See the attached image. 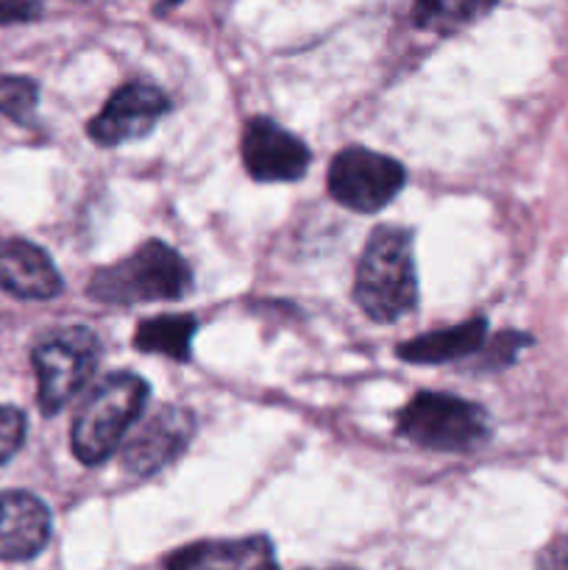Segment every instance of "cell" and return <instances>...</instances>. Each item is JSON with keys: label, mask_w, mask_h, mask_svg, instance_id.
<instances>
[{"label": "cell", "mask_w": 568, "mask_h": 570, "mask_svg": "<svg viewBox=\"0 0 568 570\" xmlns=\"http://www.w3.org/2000/svg\"><path fill=\"white\" fill-rule=\"evenodd\" d=\"M170 568H262L276 566L273 543L262 534L245 540H217L195 543L165 560Z\"/></svg>", "instance_id": "cell-12"}, {"label": "cell", "mask_w": 568, "mask_h": 570, "mask_svg": "<svg viewBox=\"0 0 568 570\" xmlns=\"http://www.w3.org/2000/svg\"><path fill=\"white\" fill-rule=\"evenodd\" d=\"M31 360L37 371V404L50 417L89 382L98 367L100 343L87 326H67L39 340Z\"/></svg>", "instance_id": "cell-5"}, {"label": "cell", "mask_w": 568, "mask_h": 570, "mask_svg": "<svg viewBox=\"0 0 568 570\" xmlns=\"http://www.w3.org/2000/svg\"><path fill=\"white\" fill-rule=\"evenodd\" d=\"M193 434V412L184 406H161L123 445V468L131 476H154L184 454Z\"/></svg>", "instance_id": "cell-8"}, {"label": "cell", "mask_w": 568, "mask_h": 570, "mask_svg": "<svg viewBox=\"0 0 568 570\" xmlns=\"http://www.w3.org/2000/svg\"><path fill=\"white\" fill-rule=\"evenodd\" d=\"M312 154L295 134L284 131L271 117H254L243 131V165L256 181H298Z\"/></svg>", "instance_id": "cell-9"}, {"label": "cell", "mask_w": 568, "mask_h": 570, "mask_svg": "<svg viewBox=\"0 0 568 570\" xmlns=\"http://www.w3.org/2000/svg\"><path fill=\"white\" fill-rule=\"evenodd\" d=\"M193 287V273L170 245L150 239L131 256L100 267L89 284V295L100 304L134 306L150 301H178Z\"/></svg>", "instance_id": "cell-3"}, {"label": "cell", "mask_w": 568, "mask_h": 570, "mask_svg": "<svg viewBox=\"0 0 568 570\" xmlns=\"http://www.w3.org/2000/svg\"><path fill=\"white\" fill-rule=\"evenodd\" d=\"M170 111V100L159 87L145 81H128L106 100L104 109L89 120L87 134L104 148L148 137L156 122Z\"/></svg>", "instance_id": "cell-7"}, {"label": "cell", "mask_w": 568, "mask_h": 570, "mask_svg": "<svg viewBox=\"0 0 568 570\" xmlns=\"http://www.w3.org/2000/svg\"><path fill=\"white\" fill-rule=\"evenodd\" d=\"M499 3L501 0H418L412 9V22L421 31L451 37L493 11Z\"/></svg>", "instance_id": "cell-15"}, {"label": "cell", "mask_w": 568, "mask_h": 570, "mask_svg": "<svg viewBox=\"0 0 568 570\" xmlns=\"http://www.w3.org/2000/svg\"><path fill=\"white\" fill-rule=\"evenodd\" d=\"M399 434L421 449L473 451L490 438L488 412L479 404L449 393H418L395 423Z\"/></svg>", "instance_id": "cell-4"}, {"label": "cell", "mask_w": 568, "mask_h": 570, "mask_svg": "<svg viewBox=\"0 0 568 570\" xmlns=\"http://www.w3.org/2000/svg\"><path fill=\"white\" fill-rule=\"evenodd\" d=\"M488 334V321L484 317H473V321L460 323L454 328H443V332H429L415 340H407L399 345V356L404 362H415V365H440V362H454L460 356L477 354Z\"/></svg>", "instance_id": "cell-13"}, {"label": "cell", "mask_w": 568, "mask_h": 570, "mask_svg": "<svg viewBox=\"0 0 568 570\" xmlns=\"http://www.w3.org/2000/svg\"><path fill=\"white\" fill-rule=\"evenodd\" d=\"M195 332H198V321L193 315H159L139 323L134 345L143 354H159L167 360L187 362Z\"/></svg>", "instance_id": "cell-14"}, {"label": "cell", "mask_w": 568, "mask_h": 570, "mask_svg": "<svg viewBox=\"0 0 568 570\" xmlns=\"http://www.w3.org/2000/svg\"><path fill=\"white\" fill-rule=\"evenodd\" d=\"M28 423L17 406L0 404V465L11 460L26 443Z\"/></svg>", "instance_id": "cell-17"}, {"label": "cell", "mask_w": 568, "mask_h": 570, "mask_svg": "<svg viewBox=\"0 0 568 570\" xmlns=\"http://www.w3.org/2000/svg\"><path fill=\"white\" fill-rule=\"evenodd\" d=\"M39 104V83L26 76H0V115L31 126Z\"/></svg>", "instance_id": "cell-16"}, {"label": "cell", "mask_w": 568, "mask_h": 570, "mask_svg": "<svg viewBox=\"0 0 568 570\" xmlns=\"http://www.w3.org/2000/svg\"><path fill=\"white\" fill-rule=\"evenodd\" d=\"M50 540V512L26 490L0 493V560L22 562L37 557Z\"/></svg>", "instance_id": "cell-11"}, {"label": "cell", "mask_w": 568, "mask_h": 570, "mask_svg": "<svg viewBox=\"0 0 568 570\" xmlns=\"http://www.w3.org/2000/svg\"><path fill=\"white\" fill-rule=\"evenodd\" d=\"M42 6L37 0H0V26L6 22H26L39 17Z\"/></svg>", "instance_id": "cell-18"}, {"label": "cell", "mask_w": 568, "mask_h": 570, "mask_svg": "<svg viewBox=\"0 0 568 570\" xmlns=\"http://www.w3.org/2000/svg\"><path fill=\"white\" fill-rule=\"evenodd\" d=\"M538 566L543 568H568V534L566 538L555 540L549 549L543 551V557L538 560Z\"/></svg>", "instance_id": "cell-19"}, {"label": "cell", "mask_w": 568, "mask_h": 570, "mask_svg": "<svg viewBox=\"0 0 568 570\" xmlns=\"http://www.w3.org/2000/svg\"><path fill=\"white\" fill-rule=\"evenodd\" d=\"M148 384L134 373H111L95 384L72 421L70 445L81 465H100L123 445V438L148 404Z\"/></svg>", "instance_id": "cell-2"}, {"label": "cell", "mask_w": 568, "mask_h": 570, "mask_svg": "<svg viewBox=\"0 0 568 570\" xmlns=\"http://www.w3.org/2000/svg\"><path fill=\"white\" fill-rule=\"evenodd\" d=\"M59 271L39 245L28 239H0V289L20 301H50L61 293Z\"/></svg>", "instance_id": "cell-10"}, {"label": "cell", "mask_w": 568, "mask_h": 570, "mask_svg": "<svg viewBox=\"0 0 568 570\" xmlns=\"http://www.w3.org/2000/svg\"><path fill=\"white\" fill-rule=\"evenodd\" d=\"M407 173L401 161L368 148H345L329 167V193L345 209L373 215L401 193Z\"/></svg>", "instance_id": "cell-6"}, {"label": "cell", "mask_w": 568, "mask_h": 570, "mask_svg": "<svg viewBox=\"0 0 568 570\" xmlns=\"http://www.w3.org/2000/svg\"><path fill=\"white\" fill-rule=\"evenodd\" d=\"M354 298L376 323H393L415 309L418 276L407 228L382 226L368 237L356 265Z\"/></svg>", "instance_id": "cell-1"}]
</instances>
